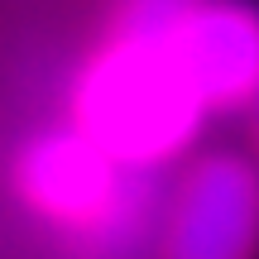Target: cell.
Here are the masks:
<instances>
[{
	"label": "cell",
	"mask_w": 259,
	"mask_h": 259,
	"mask_svg": "<svg viewBox=\"0 0 259 259\" xmlns=\"http://www.w3.org/2000/svg\"><path fill=\"white\" fill-rule=\"evenodd\" d=\"M192 0H125L111 38L77 77V130L120 168L173 158L206 115L168 44V24Z\"/></svg>",
	"instance_id": "obj_1"
},
{
	"label": "cell",
	"mask_w": 259,
	"mask_h": 259,
	"mask_svg": "<svg viewBox=\"0 0 259 259\" xmlns=\"http://www.w3.org/2000/svg\"><path fill=\"white\" fill-rule=\"evenodd\" d=\"M158 259H259V163L250 154L192 158L168 202Z\"/></svg>",
	"instance_id": "obj_2"
},
{
	"label": "cell",
	"mask_w": 259,
	"mask_h": 259,
	"mask_svg": "<svg viewBox=\"0 0 259 259\" xmlns=\"http://www.w3.org/2000/svg\"><path fill=\"white\" fill-rule=\"evenodd\" d=\"M178 67L206 111L240 106L259 96V10L245 0H192L168 24Z\"/></svg>",
	"instance_id": "obj_3"
},
{
	"label": "cell",
	"mask_w": 259,
	"mask_h": 259,
	"mask_svg": "<svg viewBox=\"0 0 259 259\" xmlns=\"http://www.w3.org/2000/svg\"><path fill=\"white\" fill-rule=\"evenodd\" d=\"M19 192L58 226H101L120 197V163L82 130L44 135L19 158Z\"/></svg>",
	"instance_id": "obj_4"
},
{
	"label": "cell",
	"mask_w": 259,
	"mask_h": 259,
	"mask_svg": "<svg viewBox=\"0 0 259 259\" xmlns=\"http://www.w3.org/2000/svg\"><path fill=\"white\" fill-rule=\"evenodd\" d=\"M245 125H250V158L259 163V96L250 101V111H245Z\"/></svg>",
	"instance_id": "obj_5"
}]
</instances>
